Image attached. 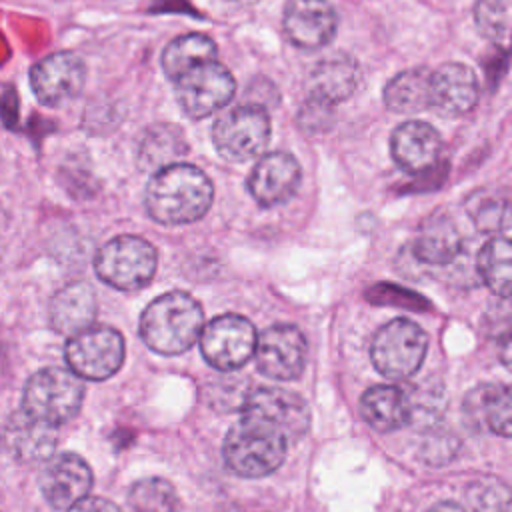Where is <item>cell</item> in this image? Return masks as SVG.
Masks as SVG:
<instances>
[{"label": "cell", "mask_w": 512, "mask_h": 512, "mask_svg": "<svg viewBox=\"0 0 512 512\" xmlns=\"http://www.w3.org/2000/svg\"><path fill=\"white\" fill-rule=\"evenodd\" d=\"M232 4H240V6H250V4H256L258 0H228Z\"/></svg>", "instance_id": "obj_36"}, {"label": "cell", "mask_w": 512, "mask_h": 512, "mask_svg": "<svg viewBox=\"0 0 512 512\" xmlns=\"http://www.w3.org/2000/svg\"><path fill=\"white\" fill-rule=\"evenodd\" d=\"M188 152V142L184 132L176 124H154L150 126L138 144V166L140 170H160L174 164L180 156Z\"/></svg>", "instance_id": "obj_23"}, {"label": "cell", "mask_w": 512, "mask_h": 512, "mask_svg": "<svg viewBox=\"0 0 512 512\" xmlns=\"http://www.w3.org/2000/svg\"><path fill=\"white\" fill-rule=\"evenodd\" d=\"M10 454L20 462H46L56 448V428L36 420L28 412H16L4 432Z\"/></svg>", "instance_id": "obj_21"}, {"label": "cell", "mask_w": 512, "mask_h": 512, "mask_svg": "<svg viewBox=\"0 0 512 512\" xmlns=\"http://www.w3.org/2000/svg\"><path fill=\"white\" fill-rule=\"evenodd\" d=\"M128 504L132 512H176V488L158 476L136 480L128 490Z\"/></svg>", "instance_id": "obj_29"}, {"label": "cell", "mask_w": 512, "mask_h": 512, "mask_svg": "<svg viewBox=\"0 0 512 512\" xmlns=\"http://www.w3.org/2000/svg\"><path fill=\"white\" fill-rule=\"evenodd\" d=\"M468 414H480L490 428V432L508 438L512 430V408H510V388L484 384L470 392L466 400Z\"/></svg>", "instance_id": "obj_27"}, {"label": "cell", "mask_w": 512, "mask_h": 512, "mask_svg": "<svg viewBox=\"0 0 512 512\" xmlns=\"http://www.w3.org/2000/svg\"><path fill=\"white\" fill-rule=\"evenodd\" d=\"M332 108L328 104H322L318 100L308 98L300 108V126L308 132H322L332 124Z\"/></svg>", "instance_id": "obj_33"}, {"label": "cell", "mask_w": 512, "mask_h": 512, "mask_svg": "<svg viewBox=\"0 0 512 512\" xmlns=\"http://www.w3.org/2000/svg\"><path fill=\"white\" fill-rule=\"evenodd\" d=\"M360 414L376 432H394L414 416L408 392L396 384H376L360 398Z\"/></svg>", "instance_id": "obj_20"}, {"label": "cell", "mask_w": 512, "mask_h": 512, "mask_svg": "<svg viewBox=\"0 0 512 512\" xmlns=\"http://www.w3.org/2000/svg\"><path fill=\"white\" fill-rule=\"evenodd\" d=\"M300 180L298 160L290 152L276 150L258 158L248 176V190L260 206H276L298 190Z\"/></svg>", "instance_id": "obj_15"}, {"label": "cell", "mask_w": 512, "mask_h": 512, "mask_svg": "<svg viewBox=\"0 0 512 512\" xmlns=\"http://www.w3.org/2000/svg\"><path fill=\"white\" fill-rule=\"evenodd\" d=\"M270 140L268 112L258 104H240L226 110L212 128V142L228 162L256 158Z\"/></svg>", "instance_id": "obj_7"}, {"label": "cell", "mask_w": 512, "mask_h": 512, "mask_svg": "<svg viewBox=\"0 0 512 512\" xmlns=\"http://www.w3.org/2000/svg\"><path fill=\"white\" fill-rule=\"evenodd\" d=\"M24 412L50 426L72 420L84 400V384L64 368H42L24 386Z\"/></svg>", "instance_id": "obj_5"}, {"label": "cell", "mask_w": 512, "mask_h": 512, "mask_svg": "<svg viewBox=\"0 0 512 512\" xmlns=\"http://www.w3.org/2000/svg\"><path fill=\"white\" fill-rule=\"evenodd\" d=\"M96 318V294L86 282H72L58 290L50 302V322L60 334L74 336Z\"/></svg>", "instance_id": "obj_22"}, {"label": "cell", "mask_w": 512, "mask_h": 512, "mask_svg": "<svg viewBox=\"0 0 512 512\" xmlns=\"http://www.w3.org/2000/svg\"><path fill=\"white\" fill-rule=\"evenodd\" d=\"M124 352V338L116 328L88 326L70 336L64 354L76 376L86 380H106L120 370Z\"/></svg>", "instance_id": "obj_10"}, {"label": "cell", "mask_w": 512, "mask_h": 512, "mask_svg": "<svg viewBox=\"0 0 512 512\" xmlns=\"http://www.w3.org/2000/svg\"><path fill=\"white\" fill-rule=\"evenodd\" d=\"M282 24L294 46L316 50L334 38L338 16L328 0H288Z\"/></svg>", "instance_id": "obj_16"}, {"label": "cell", "mask_w": 512, "mask_h": 512, "mask_svg": "<svg viewBox=\"0 0 512 512\" xmlns=\"http://www.w3.org/2000/svg\"><path fill=\"white\" fill-rule=\"evenodd\" d=\"M290 442L274 428L242 416L226 434L222 458L226 468L242 478H262L280 468Z\"/></svg>", "instance_id": "obj_3"}, {"label": "cell", "mask_w": 512, "mask_h": 512, "mask_svg": "<svg viewBox=\"0 0 512 512\" xmlns=\"http://www.w3.org/2000/svg\"><path fill=\"white\" fill-rule=\"evenodd\" d=\"M250 388L242 386L240 380H218L212 382V394L210 404L218 410H240Z\"/></svg>", "instance_id": "obj_32"}, {"label": "cell", "mask_w": 512, "mask_h": 512, "mask_svg": "<svg viewBox=\"0 0 512 512\" xmlns=\"http://www.w3.org/2000/svg\"><path fill=\"white\" fill-rule=\"evenodd\" d=\"M462 250V240L456 228L446 220H430L420 230L412 244V254L426 266H446Z\"/></svg>", "instance_id": "obj_25"}, {"label": "cell", "mask_w": 512, "mask_h": 512, "mask_svg": "<svg viewBox=\"0 0 512 512\" xmlns=\"http://www.w3.org/2000/svg\"><path fill=\"white\" fill-rule=\"evenodd\" d=\"M86 82V66L72 52H56L30 70V86L36 98L46 106H64L74 100Z\"/></svg>", "instance_id": "obj_13"}, {"label": "cell", "mask_w": 512, "mask_h": 512, "mask_svg": "<svg viewBox=\"0 0 512 512\" xmlns=\"http://www.w3.org/2000/svg\"><path fill=\"white\" fill-rule=\"evenodd\" d=\"M92 488V470L84 458L72 452L50 456L40 472V490L50 506L68 510L86 498Z\"/></svg>", "instance_id": "obj_14"}, {"label": "cell", "mask_w": 512, "mask_h": 512, "mask_svg": "<svg viewBox=\"0 0 512 512\" xmlns=\"http://www.w3.org/2000/svg\"><path fill=\"white\" fill-rule=\"evenodd\" d=\"M428 350V334L408 318H394L378 328L370 344L374 368L390 380H406L418 372Z\"/></svg>", "instance_id": "obj_6"}, {"label": "cell", "mask_w": 512, "mask_h": 512, "mask_svg": "<svg viewBox=\"0 0 512 512\" xmlns=\"http://www.w3.org/2000/svg\"><path fill=\"white\" fill-rule=\"evenodd\" d=\"M478 102V80L470 66L446 62L430 72V106L442 116L468 114Z\"/></svg>", "instance_id": "obj_17"}, {"label": "cell", "mask_w": 512, "mask_h": 512, "mask_svg": "<svg viewBox=\"0 0 512 512\" xmlns=\"http://www.w3.org/2000/svg\"><path fill=\"white\" fill-rule=\"evenodd\" d=\"M474 20L478 30L490 38L500 40L508 30V2L506 0H476Z\"/></svg>", "instance_id": "obj_31"}, {"label": "cell", "mask_w": 512, "mask_h": 512, "mask_svg": "<svg viewBox=\"0 0 512 512\" xmlns=\"http://www.w3.org/2000/svg\"><path fill=\"white\" fill-rule=\"evenodd\" d=\"M426 512H466V510H464V506H460L458 502L442 500V502H436L434 506H430Z\"/></svg>", "instance_id": "obj_35"}, {"label": "cell", "mask_w": 512, "mask_h": 512, "mask_svg": "<svg viewBox=\"0 0 512 512\" xmlns=\"http://www.w3.org/2000/svg\"><path fill=\"white\" fill-rule=\"evenodd\" d=\"M256 368L270 380H296L306 364V338L292 324L268 326L254 348Z\"/></svg>", "instance_id": "obj_12"}, {"label": "cell", "mask_w": 512, "mask_h": 512, "mask_svg": "<svg viewBox=\"0 0 512 512\" xmlns=\"http://www.w3.org/2000/svg\"><path fill=\"white\" fill-rule=\"evenodd\" d=\"M214 186L192 164H170L150 178L144 204L150 218L164 226H182L200 220L212 206Z\"/></svg>", "instance_id": "obj_1"}, {"label": "cell", "mask_w": 512, "mask_h": 512, "mask_svg": "<svg viewBox=\"0 0 512 512\" xmlns=\"http://www.w3.org/2000/svg\"><path fill=\"white\" fill-rule=\"evenodd\" d=\"M478 272L484 284L500 298L510 296L512 248L506 236H494L478 252Z\"/></svg>", "instance_id": "obj_28"}, {"label": "cell", "mask_w": 512, "mask_h": 512, "mask_svg": "<svg viewBox=\"0 0 512 512\" xmlns=\"http://www.w3.org/2000/svg\"><path fill=\"white\" fill-rule=\"evenodd\" d=\"M466 500L474 512H508L510 504L506 484L494 478L474 480L466 488Z\"/></svg>", "instance_id": "obj_30"}, {"label": "cell", "mask_w": 512, "mask_h": 512, "mask_svg": "<svg viewBox=\"0 0 512 512\" xmlns=\"http://www.w3.org/2000/svg\"><path fill=\"white\" fill-rule=\"evenodd\" d=\"M68 512H122L114 502L100 498V496H86L78 500L74 506L68 508Z\"/></svg>", "instance_id": "obj_34"}, {"label": "cell", "mask_w": 512, "mask_h": 512, "mask_svg": "<svg viewBox=\"0 0 512 512\" xmlns=\"http://www.w3.org/2000/svg\"><path fill=\"white\" fill-rule=\"evenodd\" d=\"M362 82V70L356 58L338 52L316 62L306 78L308 98L334 106L350 98Z\"/></svg>", "instance_id": "obj_18"}, {"label": "cell", "mask_w": 512, "mask_h": 512, "mask_svg": "<svg viewBox=\"0 0 512 512\" xmlns=\"http://www.w3.org/2000/svg\"><path fill=\"white\" fill-rule=\"evenodd\" d=\"M216 60V44L210 36L200 32H190L174 38L170 44H166L160 64L168 78L176 80L182 72L188 68L206 62Z\"/></svg>", "instance_id": "obj_26"}, {"label": "cell", "mask_w": 512, "mask_h": 512, "mask_svg": "<svg viewBox=\"0 0 512 512\" xmlns=\"http://www.w3.org/2000/svg\"><path fill=\"white\" fill-rule=\"evenodd\" d=\"M156 248L132 234H120L108 240L94 258L98 278L122 292H134L150 284L156 272Z\"/></svg>", "instance_id": "obj_4"}, {"label": "cell", "mask_w": 512, "mask_h": 512, "mask_svg": "<svg viewBox=\"0 0 512 512\" xmlns=\"http://www.w3.org/2000/svg\"><path fill=\"white\" fill-rule=\"evenodd\" d=\"M390 112L416 114L430 108V70L410 68L396 74L382 92Z\"/></svg>", "instance_id": "obj_24"}, {"label": "cell", "mask_w": 512, "mask_h": 512, "mask_svg": "<svg viewBox=\"0 0 512 512\" xmlns=\"http://www.w3.org/2000/svg\"><path fill=\"white\" fill-rule=\"evenodd\" d=\"M240 410L242 416L278 430L290 444L300 440L310 428V408L306 400L288 388L262 386L250 390Z\"/></svg>", "instance_id": "obj_11"}, {"label": "cell", "mask_w": 512, "mask_h": 512, "mask_svg": "<svg viewBox=\"0 0 512 512\" xmlns=\"http://www.w3.org/2000/svg\"><path fill=\"white\" fill-rule=\"evenodd\" d=\"M198 338L202 356L212 368L234 372L254 356L258 334L248 318L222 314L204 324Z\"/></svg>", "instance_id": "obj_9"}, {"label": "cell", "mask_w": 512, "mask_h": 512, "mask_svg": "<svg viewBox=\"0 0 512 512\" xmlns=\"http://www.w3.org/2000/svg\"><path fill=\"white\" fill-rule=\"evenodd\" d=\"M204 326L202 306L182 290L154 298L140 316V338L156 354L174 356L186 352Z\"/></svg>", "instance_id": "obj_2"}, {"label": "cell", "mask_w": 512, "mask_h": 512, "mask_svg": "<svg viewBox=\"0 0 512 512\" xmlns=\"http://www.w3.org/2000/svg\"><path fill=\"white\" fill-rule=\"evenodd\" d=\"M390 150L392 158L402 170L416 174L432 168L438 162L442 154V138L432 124L408 120L394 130Z\"/></svg>", "instance_id": "obj_19"}, {"label": "cell", "mask_w": 512, "mask_h": 512, "mask_svg": "<svg viewBox=\"0 0 512 512\" xmlns=\"http://www.w3.org/2000/svg\"><path fill=\"white\" fill-rule=\"evenodd\" d=\"M234 92V76L218 60L200 62L176 78V100L182 112L194 120L224 108Z\"/></svg>", "instance_id": "obj_8"}]
</instances>
